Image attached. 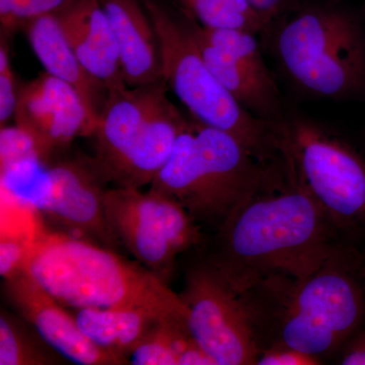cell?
Here are the masks:
<instances>
[{
    "mask_svg": "<svg viewBox=\"0 0 365 365\" xmlns=\"http://www.w3.org/2000/svg\"><path fill=\"white\" fill-rule=\"evenodd\" d=\"M279 153L258 186L215 230L208 262L237 294L273 274L302 277L346 244Z\"/></svg>",
    "mask_w": 365,
    "mask_h": 365,
    "instance_id": "cell-1",
    "label": "cell"
},
{
    "mask_svg": "<svg viewBox=\"0 0 365 365\" xmlns=\"http://www.w3.org/2000/svg\"><path fill=\"white\" fill-rule=\"evenodd\" d=\"M240 295L259 352L290 347L323 359L364 325L365 260L344 244L309 275L273 274Z\"/></svg>",
    "mask_w": 365,
    "mask_h": 365,
    "instance_id": "cell-2",
    "label": "cell"
},
{
    "mask_svg": "<svg viewBox=\"0 0 365 365\" xmlns=\"http://www.w3.org/2000/svg\"><path fill=\"white\" fill-rule=\"evenodd\" d=\"M24 270L64 307H145L188 318L179 294L143 264L43 225Z\"/></svg>",
    "mask_w": 365,
    "mask_h": 365,
    "instance_id": "cell-3",
    "label": "cell"
},
{
    "mask_svg": "<svg viewBox=\"0 0 365 365\" xmlns=\"http://www.w3.org/2000/svg\"><path fill=\"white\" fill-rule=\"evenodd\" d=\"M267 163L232 134L191 118L150 190L174 199L201 227L215 230L258 186Z\"/></svg>",
    "mask_w": 365,
    "mask_h": 365,
    "instance_id": "cell-4",
    "label": "cell"
},
{
    "mask_svg": "<svg viewBox=\"0 0 365 365\" xmlns=\"http://www.w3.org/2000/svg\"><path fill=\"white\" fill-rule=\"evenodd\" d=\"M268 43L299 91L330 100L365 101V28L349 9L306 7L285 16Z\"/></svg>",
    "mask_w": 365,
    "mask_h": 365,
    "instance_id": "cell-5",
    "label": "cell"
},
{
    "mask_svg": "<svg viewBox=\"0 0 365 365\" xmlns=\"http://www.w3.org/2000/svg\"><path fill=\"white\" fill-rule=\"evenodd\" d=\"M276 151L341 235L365 227V158L323 125L297 115L270 124Z\"/></svg>",
    "mask_w": 365,
    "mask_h": 365,
    "instance_id": "cell-6",
    "label": "cell"
},
{
    "mask_svg": "<svg viewBox=\"0 0 365 365\" xmlns=\"http://www.w3.org/2000/svg\"><path fill=\"white\" fill-rule=\"evenodd\" d=\"M160 40L163 78L192 118L232 134L262 162L276 155L271 125L245 110L213 76L190 28L158 0H141Z\"/></svg>",
    "mask_w": 365,
    "mask_h": 365,
    "instance_id": "cell-7",
    "label": "cell"
},
{
    "mask_svg": "<svg viewBox=\"0 0 365 365\" xmlns=\"http://www.w3.org/2000/svg\"><path fill=\"white\" fill-rule=\"evenodd\" d=\"M106 181L93 158L21 163L1 175V188L28 204L61 232L117 251L122 247L106 220Z\"/></svg>",
    "mask_w": 365,
    "mask_h": 365,
    "instance_id": "cell-8",
    "label": "cell"
},
{
    "mask_svg": "<svg viewBox=\"0 0 365 365\" xmlns=\"http://www.w3.org/2000/svg\"><path fill=\"white\" fill-rule=\"evenodd\" d=\"M104 209L121 246L167 284L178 257L203 242L202 227L181 204L150 189L108 188Z\"/></svg>",
    "mask_w": 365,
    "mask_h": 365,
    "instance_id": "cell-9",
    "label": "cell"
},
{
    "mask_svg": "<svg viewBox=\"0 0 365 365\" xmlns=\"http://www.w3.org/2000/svg\"><path fill=\"white\" fill-rule=\"evenodd\" d=\"M179 295L192 337L216 365L257 364L258 345L241 295L202 256L185 269Z\"/></svg>",
    "mask_w": 365,
    "mask_h": 365,
    "instance_id": "cell-10",
    "label": "cell"
},
{
    "mask_svg": "<svg viewBox=\"0 0 365 365\" xmlns=\"http://www.w3.org/2000/svg\"><path fill=\"white\" fill-rule=\"evenodd\" d=\"M187 19L206 64L230 96L269 124L282 119L284 100L262 54L258 35L242 29L206 28Z\"/></svg>",
    "mask_w": 365,
    "mask_h": 365,
    "instance_id": "cell-11",
    "label": "cell"
},
{
    "mask_svg": "<svg viewBox=\"0 0 365 365\" xmlns=\"http://www.w3.org/2000/svg\"><path fill=\"white\" fill-rule=\"evenodd\" d=\"M14 118L44 163L63 155L78 137L93 136L97 128L74 88L46 71L21 86Z\"/></svg>",
    "mask_w": 365,
    "mask_h": 365,
    "instance_id": "cell-12",
    "label": "cell"
},
{
    "mask_svg": "<svg viewBox=\"0 0 365 365\" xmlns=\"http://www.w3.org/2000/svg\"><path fill=\"white\" fill-rule=\"evenodd\" d=\"M4 280V294L16 313L64 359L83 365L124 364L88 340L73 314L26 270Z\"/></svg>",
    "mask_w": 365,
    "mask_h": 365,
    "instance_id": "cell-13",
    "label": "cell"
},
{
    "mask_svg": "<svg viewBox=\"0 0 365 365\" xmlns=\"http://www.w3.org/2000/svg\"><path fill=\"white\" fill-rule=\"evenodd\" d=\"M165 79L140 88L109 91L95 136V160L108 184L114 182L143 130L144 125L163 97Z\"/></svg>",
    "mask_w": 365,
    "mask_h": 365,
    "instance_id": "cell-14",
    "label": "cell"
},
{
    "mask_svg": "<svg viewBox=\"0 0 365 365\" xmlns=\"http://www.w3.org/2000/svg\"><path fill=\"white\" fill-rule=\"evenodd\" d=\"M56 16L86 71L109 91L127 88L116 38L100 0H74Z\"/></svg>",
    "mask_w": 365,
    "mask_h": 365,
    "instance_id": "cell-15",
    "label": "cell"
},
{
    "mask_svg": "<svg viewBox=\"0 0 365 365\" xmlns=\"http://www.w3.org/2000/svg\"><path fill=\"white\" fill-rule=\"evenodd\" d=\"M116 38L124 81L140 88L162 81L160 40L141 0H100Z\"/></svg>",
    "mask_w": 365,
    "mask_h": 365,
    "instance_id": "cell-16",
    "label": "cell"
},
{
    "mask_svg": "<svg viewBox=\"0 0 365 365\" xmlns=\"http://www.w3.org/2000/svg\"><path fill=\"white\" fill-rule=\"evenodd\" d=\"M24 29L45 71L74 88L98 125L109 91L81 63L67 42L56 14L34 19Z\"/></svg>",
    "mask_w": 365,
    "mask_h": 365,
    "instance_id": "cell-17",
    "label": "cell"
},
{
    "mask_svg": "<svg viewBox=\"0 0 365 365\" xmlns=\"http://www.w3.org/2000/svg\"><path fill=\"white\" fill-rule=\"evenodd\" d=\"M73 314L81 332L96 346L129 364V355L163 319L187 317L145 307H83Z\"/></svg>",
    "mask_w": 365,
    "mask_h": 365,
    "instance_id": "cell-18",
    "label": "cell"
},
{
    "mask_svg": "<svg viewBox=\"0 0 365 365\" xmlns=\"http://www.w3.org/2000/svg\"><path fill=\"white\" fill-rule=\"evenodd\" d=\"M186 121L168 96L163 97L144 125L113 186L141 189L150 185L170 160Z\"/></svg>",
    "mask_w": 365,
    "mask_h": 365,
    "instance_id": "cell-19",
    "label": "cell"
},
{
    "mask_svg": "<svg viewBox=\"0 0 365 365\" xmlns=\"http://www.w3.org/2000/svg\"><path fill=\"white\" fill-rule=\"evenodd\" d=\"M64 359L25 319L1 309L0 365L63 364Z\"/></svg>",
    "mask_w": 365,
    "mask_h": 365,
    "instance_id": "cell-20",
    "label": "cell"
},
{
    "mask_svg": "<svg viewBox=\"0 0 365 365\" xmlns=\"http://www.w3.org/2000/svg\"><path fill=\"white\" fill-rule=\"evenodd\" d=\"M186 16L206 28L242 29L261 36L266 42L270 30L247 0H176Z\"/></svg>",
    "mask_w": 365,
    "mask_h": 365,
    "instance_id": "cell-21",
    "label": "cell"
},
{
    "mask_svg": "<svg viewBox=\"0 0 365 365\" xmlns=\"http://www.w3.org/2000/svg\"><path fill=\"white\" fill-rule=\"evenodd\" d=\"M196 341L190 333L188 321L168 318L153 327L129 355L134 365H179L185 350Z\"/></svg>",
    "mask_w": 365,
    "mask_h": 365,
    "instance_id": "cell-22",
    "label": "cell"
},
{
    "mask_svg": "<svg viewBox=\"0 0 365 365\" xmlns=\"http://www.w3.org/2000/svg\"><path fill=\"white\" fill-rule=\"evenodd\" d=\"M74 0H0L1 33L11 36L29 21L45 14H56Z\"/></svg>",
    "mask_w": 365,
    "mask_h": 365,
    "instance_id": "cell-23",
    "label": "cell"
},
{
    "mask_svg": "<svg viewBox=\"0 0 365 365\" xmlns=\"http://www.w3.org/2000/svg\"><path fill=\"white\" fill-rule=\"evenodd\" d=\"M40 160L35 144L18 126L1 127L0 130V170L4 172L26 160Z\"/></svg>",
    "mask_w": 365,
    "mask_h": 365,
    "instance_id": "cell-24",
    "label": "cell"
},
{
    "mask_svg": "<svg viewBox=\"0 0 365 365\" xmlns=\"http://www.w3.org/2000/svg\"><path fill=\"white\" fill-rule=\"evenodd\" d=\"M0 34V124L4 127L14 116L20 88L16 86V76L11 67L9 36Z\"/></svg>",
    "mask_w": 365,
    "mask_h": 365,
    "instance_id": "cell-25",
    "label": "cell"
},
{
    "mask_svg": "<svg viewBox=\"0 0 365 365\" xmlns=\"http://www.w3.org/2000/svg\"><path fill=\"white\" fill-rule=\"evenodd\" d=\"M33 240L23 235H0V274L4 279L24 270Z\"/></svg>",
    "mask_w": 365,
    "mask_h": 365,
    "instance_id": "cell-26",
    "label": "cell"
},
{
    "mask_svg": "<svg viewBox=\"0 0 365 365\" xmlns=\"http://www.w3.org/2000/svg\"><path fill=\"white\" fill-rule=\"evenodd\" d=\"M323 359L290 347H270L259 352L258 365H318Z\"/></svg>",
    "mask_w": 365,
    "mask_h": 365,
    "instance_id": "cell-27",
    "label": "cell"
},
{
    "mask_svg": "<svg viewBox=\"0 0 365 365\" xmlns=\"http://www.w3.org/2000/svg\"><path fill=\"white\" fill-rule=\"evenodd\" d=\"M266 21L272 34L274 28L287 16L294 0H247Z\"/></svg>",
    "mask_w": 365,
    "mask_h": 365,
    "instance_id": "cell-28",
    "label": "cell"
},
{
    "mask_svg": "<svg viewBox=\"0 0 365 365\" xmlns=\"http://www.w3.org/2000/svg\"><path fill=\"white\" fill-rule=\"evenodd\" d=\"M339 364L365 365V330L364 327L353 334L339 351Z\"/></svg>",
    "mask_w": 365,
    "mask_h": 365,
    "instance_id": "cell-29",
    "label": "cell"
}]
</instances>
